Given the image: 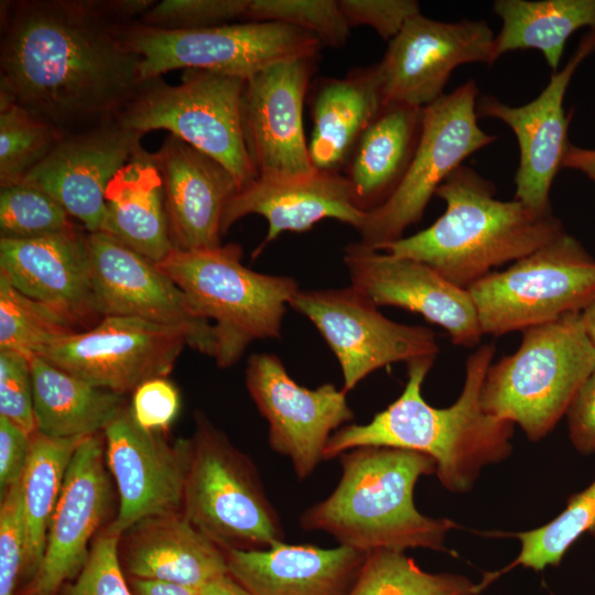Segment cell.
<instances>
[{"mask_svg":"<svg viewBox=\"0 0 595 595\" xmlns=\"http://www.w3.org/2000/svg\"><path fill=\"white\" fill-rule=\"evenodd\" d=\"M0 96L76 133L111 121L142 80L141 57L93 0L1 1Z\"/></svg>","mask_w":595,"mask_h":595,"instance_id":"1","label":"cell"},{"mask_svg":"<svg viewBox=\"0 0 595 595\" xmlns=\"http://www.w3.org/2000/svg\"><path fill=\"white\" fill-rule=\"evenodd\" d=\"M495 346H479L466 359L465 381L448 408H434L422 397V383L435 358L407 364L402 393L366 424H347L331 436L324 459L360 446H389L416 451L436 463L441 484L452 493H467L483 467L507 458L512 451L515 424L490 415L480 404V391Z\"/></svg>","mask_w":595,"mask_h":595,"instance_id":"2","label":"cell"},{"mask_svg":"<svg viewBox=\"0 0 595 595\" xmlns=\"http://www.w3.org/2000/svg\"><path fill=\"white\" fill-rule=\"evenodd\" d=\"M338 457L340 479L328 497L302 512L303 530L325 532L338 545L363 553L445 550V537L456 523L424 516L413 499L419 478L436 472L431 456L389 446H360Z\"/></svg>","mask_w":595,"mask_h":595,"instance_id":"3","label":"cell"},{"mask_svg":"<svg viewBox=\"0 0 595 595\" xmlns=\"http://www.w3.org/2000/svg\"><path fill=\"white\" fill-rule=\"evenodd\" d=\"M493 181L458 166L436 190L445 212L428 228L381 246L423 262L467 290L507 262H515L565 230L553 214L539 215L522 202L496 198Z\"/></svg>","mask_w":595,"mask_h":595,"instance_id":"4","label":"cell"},{"mask_svg":"<svg viewBox=\"0 0 595 595\" xmlns=\"http://www.w3.org/2000/svg\"><path fill=\"white\" fill-rule=\"evenodd\" d=\"M580 313L522 331L518 349L489 366L480 391L486 413L518 424L530 441L554 429L595 369Z\"/></svg>","mask_w":595,"mask_h":595,"instance_id":"5","label":"cell"},{"mask_svg":"<svg viewBox=\"0 0 595 595\" xmlns=\"http://www.w3.org/2000/svg\"><path fill=\"white\" fill-rule=\"evenodd\" d=\"M241 258V247L228 244L173 249L158 263L193 310L214 322V359L220 368L236 364L255 340L280 338L286 305L300 290L293 278L256 272Z\"/></svg>","mask_w":595,"mask_h":595,"instance_id":"6","label":"cell"},{"mask_svg":"<svg viewBox=\"0 0 595 595\" xmlns=\"http://www.w3.org/2000/svg\"><path fill=\"white\" fill-rule=\"evenodd\" d=\"M186 478L183 515L225 550H267L284 542L280 517L260 475L242 452L202 412Z\"/></svg>","mask_w":595,"mask_h":595,"instance_id":"7","label":"cell"},{"mask_svg":"<svg viewBox=\"0 0 595 595\" xmlns=\"http://www.w3.org/2000/svg\"><path fill=\"white\" fill-rule=\"evenodd\" d=\"M245 83L203 69H184L178 85L151 78L141 83L116 122L142 134L167 130L223 164L240 191L258 178L241 128Z\"/></svg>","mask_w":595,"mask_h":595,"instance_id":"8","label":"cell"},{"mask_svg":"<svg viewBox=\"0 0 595 595\" xmlns=\"http://www.w3.org/2000/svg\"><path fill=\"white\" fill-rule=\"evenodd\" d=\"M467 291L484 334L501 336L581 312L595 296V258L567 231Z\"/></svg>","mask_w":595,"mask_h":595,"instance_id":"9","label":"cell"},{"mask_svg":"<svg viewBox=\"0 0 595 595\" xmlns=\"http://www.w3.org/2000/svg\"><path fill=\"white\" fill-rule=\"evenodd\" d=\"M118 34L141 57L142 82L174 69H203L247 80L279 62L317 57L323 46L315 35L280 22L247 21L192 31L130 23L120 25Z\"/></svg>","mask_w":595,"mask_h":595,"instance_id":"10","label":"cell"},{"mask_svg":"<svg viewBox=\"0 0 595 595\" xmlns=\"http://www.w3.org/2000/svg\"><path fill=\"white\" fill-rule=\"evenodd\" d=\"M478 87L473 79L423 108L420 140L402 182L358 229L374 249L399 240L419 223L439 186L473 153L497 140L478 125Z\"/></svg>","mask_w":595,"mask_h":595,"instance_id":"11","label":"cell"},{"mask_svg":"<svg viewBox=\"0 0 595 595\" xmlns=\"http://www.w3.org/2000/svg\"><path fill=\"white\" fill-rule=\"evenodd\" d=\"M289 305L313 323L336 356L345 392L385 366L439 353L430 328L389 320L353 285L300 289Z\"/></svg>","mask_w":595,"mask_h":595,"instance_id":"12","label":"cell"},{"mask_svg":"<svg viewBox=\"0 0 595 595\" xmlns=\"http://www.w3.org/2000/svg\"><path fill=\"white\" fill-rule=\"evenodd\" d=\"M190 336L183 329L127 316H104L91 328L66 336L39 357L119 394L165 378Z\"/></svg>","mask_w":595,"mask_h":595,"instance_id":"13","label":"cell"},{"mask_svg":"<svg viewBox=\"0 0 595 595\" xmlns=\"http://www.w3.org/2000/svg\"><path fill=\"white\" fill-rule=\"evenodd\" d=\"M245 375L248 392L268 422L271 450L291 461L299 479L307 478L324 461L333 433L354 419L346 392L333 383L300 386L273 354L251 355Z\"/></svg>","mask_w":595,"mask_h":595,"instance_id":"14","label":"cell"},{"mask_svg":"<svg viewBox=\"0 0 595 595\" xmlns=\"http://www.w3.org/2000/svg\"><path fill=\"white\" fill-rule=\"evenodd\" d=\"M106 463L116 482L119 509L105 530L121 538L144 519L180 513L192 457V440L173 443L141 428L130 407L102 432Z\"/></svg>","mask_w":595,"mask_h":595,"instance_id":"15","label":"cell"},{"mask_svg":"<svg viewBox=\"0 0 595 595\" xmlns=\"http://www.w3.org/2000/svg\"><path fill=\"white\" fill-rule=\"evenodd\" d=\"M316 66V56L283 61L246 80L241 128L258 178L289 180L316 171L302 121Z\"/></svg>","mask_w":595,"mask_h":595,"instance_id":"16","label":"cell"},{"mask_svg":"<svg viewBox=\"0 0 595 595\" xmlns=\"http://www.w3.org/2000/svg\"><path fill=\"white\" fill-rule=\"evenodd\" d=\"M98 315L127 316L183 329L190 347L215 356L213 324L191 306L177 284L149 258L104 232H88Z\"/></svg>","mask_w":595,"mask_h":595,"instance_id":"17","label":"cell"},{"mask_svg":"<svg viewBox=\"0 0 595 595\" xmlns=\"http://www.w3.org/2000/svg\"><path fill=\"white\" fill-rule=\"evenodd\" d=\"M497 60L495 35L486 21L443 22L419 13L388 42L379 62L385 101L424 108L444 95L456 67L490 66Z\"/></svg>","mask_w":595,"mask_h":595,"instance_id":"18","label":"cell"},{"mask_svg":"<svg viewBox=\"0 0 595 595\" xmlns=\"http://www.w3.org/2000/svg\"><path fill=\"white\" fill-rule=\"evenodd\" d=\"M595 52V30L586 32L564 67L551 75L550 82L533 100L519 107L500 101L493 95L479 96L477 117L505 122L515 133L519 148V165L515 175V199L539 215L552 214L549 193L570 142L572 112H564L563 101L578 65Z\"/></svg>","mask_w":595,"mask_h":595,"instance_id":"19","label":"cell"},{"mask_svg":"<svg viewBox=\"0 0 595 595\" xmlns=\"http://www.w3.org/2000/svg\"><path fill=\"white\" fill-rule=\"evenodd\" d=\"M350 285L377 307L396 306L443 327L455 345L476 346L483 332L467 290L428 264L358 242L344 249Z\"/></svg>","mask_w":595,"mask_h":595,"instance_id":"20","label":"cell"},{"mask_svg":"<svg viewBox=\"0 0 595 595\" xmlns=\"http://www.w3.org/2000/svg\"><path fill=\"white\" fill-rule=\"evenodd\" d=\"M106 466L104 434L85 437L68 465L50 521L42 563L24 595H57L85 565L89 542L111 501Z\"/></svg>","mask_w":595,"mask_h":595,"instance_id":"21","label":"cell"},{"mask_svg":"<svg viewBox=\"0 0 595 595\" xmlns=\"http://www.w3.org/2000/svg\"><path fill=\"white\" fill-rule=\"evenodd\" d=\"M143 136L116 121L65 133L21 183L48 194L87 232L100 231L107 187L117 172L143 148Z\"/></svg>","mask_w":595,"mask_h":595,"instance_id":"22","label":"cell"},{"mask_svg":"<svg viewBox=\"0 0 595 595\" xmlns=\"http://www.w3.org/2000/svg\"><path fill=\"white\" fill-rule=\"evenodd\" d=\"M87 231L29 239L0 238V275L77 331L98 317Z\"/></svg>","mask_w":595,"mask_h":595,"instance_id":"23","label":"cell"},{"mask_svg":"<svg viewBox=\"0 0 595 595\" xmlns=\"http://www.w3.org/2000/svg\"><path fill=\"white\" fill-rule=\"evenodd\" d=\"M163 187L173 249L191 251L221 246V218L239 192L231 173L218 161L169 134L152 152Z\"/></svg>","mask_w":595,"mask_h":595,"instance_id":"24","label":"cell"},{"mask_svg":"<svg viewBox=\"0 0 595 595\" xmlns=\"http://www.w3.org/2000/svg\"><path fill=\"white\" fill-rule=\"evenodd\" d=\"M250 214L262 216L268 224L266 238L256 253L283 231L303 232L325 218L337 219L358 230L367 215L356 206L344 174L321 170L289 180L257 178L227 202L221 235Z\"/></svg>","mask_w":595,"mask_h":595,"instance_id":"25","label":"cell"},{"mask_svg":"<svg viewBox=\"0 0 595 595\" xmlns=\"http://www.w3.org/2000/svg\"><path fill=\"white\" fill-rule=\"evenodd\" d=\"M228 574L252 595H347L366 553L338 545L279 543L225 550Z\"/></svg>","mask_w":595,"mask_h":595,"instance_id":"26","label":"cell"},{"mask_svg":"<svg viewBox=\"0 0 595 595\" xmlns=\"http://www.w3.org/2000/svg\"><path fill=\"white\" fill-rule=\"evenodd\" d=\"M126 533L119 553L130 578L172 583L198 593L228 574L225 551L183 512L144 519Z\"/></svg>","mask_w":595,"mask_h":595,"instance_id":"27","label":"cell"},{"mask_svg":"<svg viewBox=\"0 0 595 595\" xmlns=\"http://www.w3.org/2000/svg\"><path fill=\"white\" fill-rule=\"evenodd\" d=\"M309 152L316 170L340 172L365 129L385 106L379 63L342 78L312 82Z\"/></svg>","mask_w":595,"mask_h":595,"instance_id":"28","label":"cell"},{"mask_svg":"<svg viewBox=\"0 0 595 595\" xmlns=\"http://www.w3.org/2000/svg\"><path fill=\"white\" fill-rule=\"evenodd\" d=\"M423 108L389 101L359 137L344 167L356 206H381L402 182L415 153Z\"/></svg>","mask_w":595,"mask_h":595,"instance_id":"29","label":"cell"},{"mask_svg":"<svg viewBox=\"0 0 595 595\" xmlns=\"http://www.w3.org/2000/svg\"><path fill=\"white\" fill-rule=\"evenodd\" d=\"M100 231L155 263L173 250L152 152L142 148L110 181Z\"/></svg>","mask_w":595,"mask_h":595,"instance_id":"30","label":"cell"},{"mask_svg":"<svg viewBox=\"0 0 595 595\" xmlns=\"http://www.w3.org/2000/svg\"><path fill=\"white\" fill-rule=\"evenodd\" d=\"M36 432L51 437L90 436L128 407L122 394L96 387L39 356L30 357Z\"/></svg>","mask_w":595,"mask_h":595,"instance_id":"31","label":"cell"},{"mask_svg":"<svg viewBox=\"0 0 595 595\" xmlns=\"http://www.w3.org/2000/svg\"><path fill=\"white\" fill-rule=\"evenodd\" d=\"M493 9L501 20L496 56L538 50L553 73L570 36L583 28L595 30V0H496Z\"/></svg>","mask_w":595,"mask_h":595,"instance_id":"32","label":"cell"},{"mask_svg":"<svg viewBox=\"0 0 595 595\" xmlns=\"http://www.w3.org/2000/svg\"><path fill=\"white\" fill-rule=\"evenodd\" d=\"M84 439L51 437L40 432L31 435L28 461L21 478L25 529L22 577L29 582L35 576L42 563L50 521L65 474Z\"/></svg>","mask_w":595,"mask_h":595,"instance_id":"33","label":"cell"},{"mask_svg":"<svg viewBox=\"0 0 595 595\" xmlns=\"http://www.w3.org/2000/svg\"><path fill=\"white\" fill-rule=\"evenodd\" d=\"M477 585L463 575L429 573L400 551L366 553L347 595H477Z\"/></svg>","mask_w":595,"mask_h":595,"instance_id":"34","label":"cell"},{"mask_svg":"<svg viewBox=\"0 0 595 595\" xmlns=\"http://www.w3.org/2000/svg\"><path fill=\"white\" fill-rule=\"evenodd\" d=\"M584 533L595 538V480L572 495L563 511L547 524L516 533L521 549L516 560L496 573H488L477 584L478 593L495 578L515 566L542 571L556 566L573 543Z\"/></svg>","mask_w":595,"mask_h":595,"instance_id":"35","label":"cell"},{"mask_svg":"<svg viewBox=\"0 0 595 595\" xmlns=\"http://www.w3.org/2000/svg\"><path fill=\"white\" fill-rule=\"evenodd\" d=\"M63 134L47 120L0 96V186L21 183Z\"/></svg>","mask_w":595,"mask_h":595,"instance_id":"36","label":"cell"},{"mask_svg":"<svg viewBox=\"0 0 595 595\" xmlns=\"http://www.w3.org/2000/svg\"><path fill=\"white\" fill-rule=\"evenodd\" d=\"M79 332L61 315L30 299L0 275V350L39 356Z\"/></svg>","mask_w":595,"mask_h":595,"instance_id":"37","label":"cell"},{"mask_svg":"<svg viewBox=\"0 0 595 595\" xmlns=\"http://www.w3.org/2000/svg\"><path fill=\"white\" fill-rule=\"evenodd\" d=\"M77 228L45 192L24 183L0 186V238L29 239Z\"/></svg>","mask_w":595,"mask_h":595,"instance_id":"38","label":"cell"},{"mask_svg":"<svg viewBox=\"0 0 595 595\" xmlns=\"http://www.w3.org/2000/svg\"><path fill=\"white\" fill-rule=\"evenodd\" d=\"M245 18L295 26L334 48L343 47L350 34L337 0H250Z\"/></svg>","mask_w":595,"mask_h":595,"instance_id":"39","label":"cell"},{"mask_svg":"<svg viewBox=\"0 0 595 595\" xmlns=\"http://www.w3.org/2000/svg\"><path fill=\"white\" fill-rule=\"evenodd\" d=\"M250 0H162L138 22L167 31H192L229 24L245 17Z\"/></svg>","mask_w":595,"mask_h":595,"instance_id":"40","label":"cell"},{"mask_svg":"<svg viewBox=\"0 0 595 595\" xmlns=\"http://www.w3.org/2000/svg\"><path fill=\"white\" fill-rule=\"evenodd\" d=\"M119 540L106 531L99 534L85 565L60 595H133L120 562Z\"/></svg>","mask_w":595,"mask_h":595,"instance_id":"41","label":"cell"},{"mask_svg":"<svg viewBox=\"0 0 595 595\" xmlns=\"http://www.w3.org/2000/svg\"><path fill=\"white\" fill-rule=\"evenodd\" d=\"M25 529L21 482L1 493L0 504V595H14L22 578Z\"/></svg>","mask_w":595,"mask_h":595,"instance_id":"42","label":"cell"},{"mask_svg":"<svg viewBox=\"0 0 595 595\" xmlns=\"http://www.w3.org/2000/svg\"><path fill=\"white\" fill-rule=\"evenodd\" d=\"M0 415L36 432L30 358L10 350H0Z\"/></svg>","mask_w":595,"mask_h":595,"instance_id":"43","label":"cell"},{"mask_svg":"<svg viewBox=\"0 0 595 595\" xmlns=\"http://www.w3.org/2000/svg\"><path fill=\"white\" fill-rule=\"evenodd\" d=\"M347 24L368 25L385 41L393 39L404 23L421 13L415 0H337Z\"/></svg>","mask_w":595,"mask_h":595,"instance_id":"44","label":"cell"},{"mask_svg":"<svg viewBox=\"0 0 595 595\" xmlns=\"http://www.w3.org/2000/svg\"><path fill=\"white\" fill-rule=\"evenodd\" d=\"M180 404L177 389L162 377L147 380L134 390L130 410L141 428L163 432L174 421Z\"/></svg>","mask_w":595,"mask_h":595,"instance_id":"45","label":"cell"},{"mask_svg":"<svg viewBox=\"0 0 595 595\" xmlns=\"http://www.w3.org/2000/svg\"><path fill=\"white\" fill-rule=\"evenodd\" d=\"M565 415L574 448L584 455L595 453V369L582 385Z\"/></svg>","mask_w":595,"mask_h":595,"instance_id":"46","label":"cell"},{"mask_svg":"<svg viewBox=\"0 0 595 595\" xmlns=\"http://www.w3.org/2000/svg\"><path fill=\"white\" fill-rule=\"evenodd\" d=\"M31 435L0 415L1 493L21 482L29 455Z\"/></svg>","mask_w":595,"mask_h":595,"instance_id":"47","label":"cell"},{"mask_svg":"<svg viewBox=\"0 0 595 595\" xmlns=\"http://www.w3.org/2000/svg\"><path fill=\"white\" fill-rule=\"evenodd\" d=\"M100 14L116 23H136L156 2L155 0H93Z\"/></svg>","mask_w":595,"mask_h":595,"instance_id":"48","label":"cell"},{"mask_svg":"<svg viewBox=\"0 0 595 595\" xmlns=\"http://www.w3.org/2000/svg\"><path fill=\"white\" fill-rule=\"evenodd\" d=\"M130 588L133 595H197L195 591L181 585L139 578H130Z\"/></svg>","mask_w":595,"mask_h":595,"instance_id":"49","label":"cell"},{"mask_svg":"<svg viewBox=\"0 0 595 595\" xmlns=\"http://www.w3.org/2000/svg\"><path fill=\"white\" fill-rule=\"evenodd\" d=\"M197 595H252L248 589L241 586L229 574L221 575L205 586H203Z\"/></svg>","mask_w":595,"mask_h":595,"instance_id":"50","label":"cell"},{"mask_svg":"<svg viewBox=\"0 0 595 595\" xmlns=\"http://www.w3.org/2000/svg\"><path fill=\"white\" fill-rule=\"evenodd\" d=\"M569 165L585 173L595 184V150L574 147L569 155Z\"/></svg>","mask_w":595,"mask_h":595,"instance_id":"51","label":"cell"},{"mask_svg":"<svg viewBox=\"0 0 595 595\" xmlns=\"http://www.w3.org/2000/svg\"><path fill=\"white\" fill-rule=\"evenodd\" d=\"M581 320L589 340L595 346V296L581 311Z\"/></svg>","mask_w":595,"mask_h":595,"instance_id":"52","label":"cell"}]
</instances>
